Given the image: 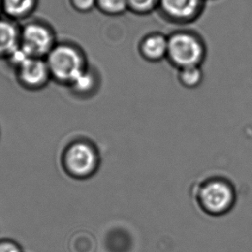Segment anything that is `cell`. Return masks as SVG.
I'll list each match as a JSON object with an SVG mask.
<instances>
[{"instance_id": "obj_1", "label": "cell", "mask_w": 252, "mask_h": 252, "mask_svg": "<svg viewBox=\"0 0 252 252\" xmlns=\"http://www.w3.org/2000/svg\"><path fill=\"white\" fill-rule=\"evenodd\" d=\"M194 203L205 215L221 217L235 208L238 190L232 179L224 174H211L201 178L193 188Z\"/></svg>"}, {"instance_id": "obj_2", "label": "cell", "mask_w": 252, "mask_h": 252, "mask_svg": "<svg viewBox=\"0 0 252 252\" xmlns=\"http://www.w3.org/2000/svg\"><path fill=\"white\" fill-rule=\"evenodd\" d=\"M101 154L92 140L84 137L72 139L63 147L60 164L67 177L78 181L88 180L101 166Z\"/></svg>"}, {"instance_id": "obj_3", "label": "cell", "mask_w": 252, "mask_h": 252, "mask_svg": "<svg viewBox=\"0 0 252 252\" xmlns=\"http://www.w3.org/2000/svg\"><path fill=\"white\" fill-rule=\"evenodd\" d=\"M45 60L52 81L66 88L90 65L82 47L71 41H59Z\"/></svg>"}, {"instance_id": "obj_4", "label": "cell", "mask_w": 252, "mask_h": 252, "mask_svg": "<svg viewBox=\"0 0 252 252\" xmlns=\"http://www.w3.org/2000/svg\"><path fill=\"white\" fill-rule=\"evenodd\" d=\"M208 56V47L196 31L177 30L168 34L167 61L174 68L202 65Z\"/></svg>"}, {"instance_id": "obj_5", "label": "cell", "mask_w": 252, "mask_h": 252, "mask_svg": "<svg viewBox=\"0 0 252 252\" xmlns=\"http://www.w3.org/2000/svg\"><path fill=\"white\" fill-rule=\"evenodd\" d=\"M58 41L55 29L45 21H30L20 28V47L31 57L46 58Z\"/></svg>"}, {"instance_id": "obj_6", "label": "cell", "mask_w": 252, "mask_h": 252, "mask_svg": "<svg viewBox=\"0 0 252 252\" xmlns=\"http://www.w3.org/2000/svg\"><path fill=\"white\" fill-rule=\"evenodd\" d=\"M208 0H160L158 11L164 20L176 25L193 24L204 12Z\"/></svg>"}, {"instance_id": "obj_7", "label": "cell", "mask_w": 252, "mask_h": 252, "mask_svg": "<svg viewBox=\"0 0 252 252\" xmlns=\"http://www.w3.org/2000/svg\"><path fill=\"white\" fill-rule=\"evenodd\" d=\"M21 83L31 90H41L52 81L46 60L30 57L18 66Z\"/></svg>"}, {"instance_id": "obj_8", "label": "cell", "mask_w": 252, "mask_h": 252, "mask_svg": "<svg viewBox=\"0 0 252 252\" xmlns=\"http://www.w3.org/2000/svg\"><path fill=\"white\" fill-rule=\"evenodd\" d=\"M137 50L140 58L149 63L166 61L168 34L159 31H152L143 35L138 42Z\"/></svg>"}, {"instance_id": "obj_9", "label": "cell", "mask_w": 252, "mask_h": 252, "mask_svg": "<svg viewBox=\"0 0 252 252\" xmlns=\"http://www.w3.org/2000/svg\"><path fill=\"white\" fill-rule=\"evenodd\" d=\"M100 85L101 77L98 71L90 65L67 89L76 98L85 100L94 96L98 92Z\"/></svg>"}, {"instance_id": "obj_10", "label": "cell", "mask_w": 252, "mask_h": 252, "mask_svg": "<svg viewBox=\"0 0 252 252\" xmlns=\"http://www.w3.org/2000/svg\"><path fill=\"white\" fill-rule=\"evenodd\" d=\"M20 46V28L9 18H0V55H10Z\"/></svg>"}, {"instance_id": "obj_11", "label": "cell", "mask_w": 252, "mask_h": 252, "mask_svg": "<svg viewBox=\"0 0 252 252\" xmlns=\"http://www.w3.org/2000/svg\"><path fill=\"white\" fill-rule=\"evenodd\" d=\"M39 0H2V14L11 20H24L37 9Z\"/></svg>"}, {"instance_id": "obj_12", "label": "cell", "mask_w": 252, "mask_h": 252, "mask_svg": "<svg viewBox=\"0 0 252 252\" xmlns=\"http://www.w3.org/2000/svg\"><path fill=\"white\" fill-rule=\"evenodd\" d=\"M177 79L178 84L184 88L188 90L198 88L204 80L202 65H194L177 69Z\"/></svg>"}, {"instance_id": "obj_13", "label": "cell", "mask_w": 252, "mask_h": 252, "mask_svg": "<svg viewBox=\"0 0 252 252\" xmlns=\"http://www.w3.org/2000/svg\"><path fill=\"white\" fill-rule=\"evenodd\" d=\"M95 9L108 17H120L128 11L126 0H96Z\"/></svg>"}, {"instance_id": "obj_14", "label": "cell", "mask_w": 252, "mask_h": 252, "mask_svg": "<svg viewBox=\"0 0 252 252\" xmlns=\"http://www.w3.org/2000/svg\"><path fill=\"white\" fill-rule=\"evenodd\" d=\"M128 11L136 16H147L158 11L160 0H126Z\"/></svg>"}, {"instance_id": "obj_15", "label": "cell", "mask_w": 252, "mask_h": 252, "mask_svg": "<svg viewBox=\"0 0 252 252\" xmlns=\"http://www.w3.org/2000/svg\"><path fill=\"white\" fill-rule=\"evenodd\" d=\"M72 10L80 14H87L95 9L96 0H68Z\"/></svg>"}, {"instance_id": "obj_16", "label": "cell", "mask_w": 252, "mask_h": 252, "mask_svg": "<svg viewBox=\"0 0 252 252\" xmlns=\"http://www.w3.org/2000/svg\"><path fill=\"white\" fill-rule=\"evenodd\" d=\"M0 252H24L20 244L9 238L0 239Z\"/></svg>"}, {"instance_id": "obj_17", "label": "cell", "mask_w": 252, "mask_h": 252, "mask_svg": "<svg viewBox=\"0 0 252 252\" xmlns=\"http://www.w3.org/2000/svg\"><path fill=\"white\" fill-rule=\"evenodd\" d=\"M2 14V0H0V15Z\"/></svg>"}]
</instances>
